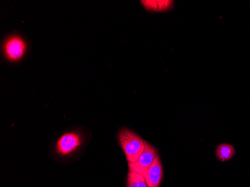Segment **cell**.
I'll list each match as a JSON object with an SVG mask.
<instances>
[{"mask_svg":"<svg viewBox=\"0 0 250 187\" xmlns=\"http://www.w3.org/2000/svg\"><path fill=\"white\" fill-rule=\"evenodd\" d=\"M158 157L155 149L145 142V147L141 155L135 163H129V172L138 173L144 176L147 168L152 165L156 159Z\"/></svg>","mask_w":250,"mask_h":187,"instance_id":"7a4b0ae2","label":"cell"},{"mask_svg":"<svg viewBox=\"0 0 250 187\" xmlns=\"http://www.w3.org/2000/svg\"><path fill=\"white\" fill-rule=\"evenodd\" d=\"M149 187H159L163 178V168L161 160L157 157L152 165L147 168L144 174Z\"/></svg>","mask_w":250,"mask_h":187,"instance_id":"5b68a950","label":"cell"},{"mask_svg":"<svg viewBox=\"0 0 250 187\" xmlns=\"http://www.w3.org/2000/svg\"><path fill=\"white\" fill-rule=\"evenodd\" d=\"M172 1H157V5H158V11H165L171 8L172 5Z\"/></svg>","mask_w":250,"mask_h":187,"instance_id":"9c48e42d","label":"cell"},{"mask_svg":"<svg viewBox=\"0 0 250 187\" xmlns=\"http://www.w3.org/2000/svg\"><path fill=\"white\" fill-rule=\"evenodd\" d=\"M142 4L144 5L145 8L148 10H152V11H158V5H157V1H142Z\"/></svg>","mask_w":250,"mask_h":187,"instance_id":"ba28073f","label":"cell"},{"mask_svg":"<svg viewBox=\"0 0 250 187\" xmlns=\"http://www.w3.org/2000/svg\"><path fill=\"white\" fill-rule=\"evenodd\" d=\"M26 50V43L18 36H12L5 42V56L11 61H18L21 59L24 55Z\"/></svg>","mask_w":250,"mask_h":187,"instance_id":"3957f363","label":"cell"},{"mask_svg":"<svg viewBox=\"0 0 250 187\" xmlns=\"http://www.w3.org/2000/svg\"><path fill=\"white\" fill-rule=\"evenodd\" d=\"M81 145V139L76 133H68L62 136L56 145L59 154L67 155L71 154Z\"/></svg>","mask_w":250,"mask_h":187,"instance_id":"277c9868","label":"cell"},{"mask_svg":"<svg viewBox=\"0 0 250 187\" xmlns=\"http://www.w3.org/2000/svg\"><path fill=\"white\" fill-rule=\"evenodd\" d=\"M127 187H149L146 178L138 173L129 172Z\"/></svg>","mask_w":250,"mask_h":187,"instance_id":"52a82bcc","label":"cell"},{"mask_svg":"<svg viewBox=\"0 0 250 187\" xmlns=\"http://www.w3.org/2000/svg\"><path fill=\"white\" fill-rule=\"evenodd\" d=\"M235 154L234 147L231 145L223 143L219 145L216 150V156L220 161L231 160Z\"/></svg>","mask_w":250,"mask_h":187,"instance_id":"8992f818","label":"cell"},{"mask_svg":"<svg viewBox=\"0 0 250 187\" xmlns=\"http://www.w3.org/2000/svg\"><path fill=\"white\" fill-rule=\"evenodd\" d=\"M119 142L129 163L138 160L145 147V142L138 135L127 129L119 133Z\"/></svg>","mask_w":250,"mask_h":187,"instance_id":"6da1fadb","label":"cell"}]
</instances>
